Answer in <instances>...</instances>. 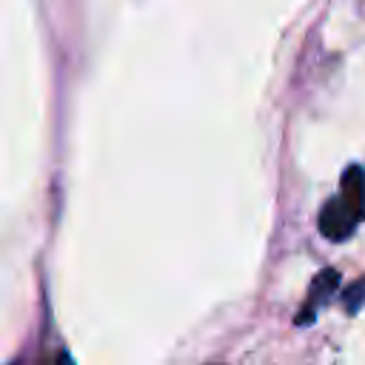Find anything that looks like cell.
<instances>
[{"label": "cell", "mask_w": 365, "mask_h": 365, "mask_svg": "<svg viewBox=\"0 0 365 365\" xmlns=\"http://www.w3.org/2000/svg\"><path fill=\"white\" fill-rule=\"evenodd\" d=\"M356 225H359L356 214H354L339 197L328 200V202L322 205V211H319V231H322V237L331 240V242L348 240V237L356 231Z\"/></svg>", "instance_id": "obj_1"}, {"label": "cell", "mask_w": 365, "mask_h": 365, "mask_svg": "<svg viewBox=\"0 0 365 365\" xmlns=\"http://www.w3.org/2000/svg\"><path fill=\"white\" fill-rule=\"evenodd\" d=\"M336 285H339V274H336L334 268L319 271V274L314 277L311 288H308V299H305L302 311L297 314V325H308V322H314L317 311H319V308H322V305L331 299V294L336 291Z\"/></svg>", "instance_id": "obj_2"}, {"label": "cell", "mask_w": 365, "mask_h": 365, "mask_svg": "<svg viewBox=\"0 0 365 365\" xmlns=\"http://www.w3.org/2000/svg\"><path fill=\"white\" fill-rule=\"evenodd\" d=\"M339 200L356 214V220H365V168L362 165H348L339 182Z\"/></svg>", "instance_id": "obj_3"}, {"label": "cell", "mask_w": 365, "mask_h": 365, "mask_svg": "<svg viewBox=\"0 0 365 365\" xmlns=\"http://www.w3.org/2000/svg\"><path fill=\"white\" fill-rule=\"evenodd\" d=\"M342 305H345L348 314H354V311H359V308L365 305V277L356 279L354 285H348V288L342 291Z\"/></svg>", "instance_id": "obj_4"}, {"label": "cell", "mask_w": 365, "mask_h": 365, "mask_svg": "<svg viewBox=\"0 0 365 365\" xmlns=\"http://www.w3.org/2000/svg\"><path fill=\"white\" fill-rule=\"evenodd\" d=\"M57 365H74V362H71L68 354H60V356H57Z\"/></svg>", "instance_id": "obj_5"}]
</instances>
